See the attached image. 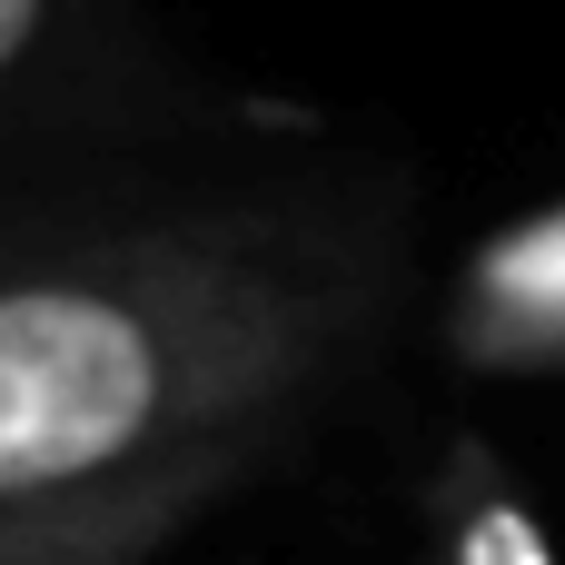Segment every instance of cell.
I'll return each instance as SVG.
<instances>
[{
    "instance_id": "1",
    "label": "cell",
    "mask_w": 565,
    "mask_h": 565,
    "mask_svg": "<svg viewBox=\"0 0 565 565\" xmlns=\"http://www.w3.org/2000/svg\"><path fill=\"white\" fill-rule=\"evenodd\" d=\"M387 218L328 179H159L0 268V507L288 457L387 318Z\"/></svg>"
},
{
    "instance_id": "2",
    "label": "cell",
    "mask_w": 565,
    "mask_h": 565,
    "mask_svg": "<svg viewBox=\"0 0 565 565\" xmlns=\"http://www.w3.org/2000/svg\"><path fill=\"white\" fill-rule=\"evenodd\" d=\"M189 119L139 0H0V169L169 179Z\"/></svg>"
},
{
    "instance_id": "3",
    "label": "cell",
    "mask_w": 565,
    "mask_h": 565,
    "mask_svg": "<svg viewBox=\"0 0 565 565\" xmlns=\"http://www.w3.org/2000/svg\"><path fill=\"white\" fill-rule=\"evenodd\" d=\"M278 457H218V467H179L119 497H50V507H0V565H149L169 556L199 516H218L228 497H248Z\"/></svg>"
},
{
    "instance_id": "4",
    "label": "cell",
    "mask_w": 565,
    "mask_h": 565,
    "mask_svg": "<svg viewBox=\"0 0 565 565\" xmlns=\"http://www.w3.org/2000/svg\"><path fill=\"white\" fill-rule=\"evenodd\" d=\"M427 565H556L546 516L487 467V457H457V487H437V546Z\"/></svg>"
},
{
    "instance_id": "5",
    "label": "cell",
    "mask_w": 565,
    "mask_h": 565,
    "mask_svg": "<svg viewBox=\"0 0 565 565\" xmlns=\"http://www.w3.org/2000/svg\"><path fill=\"white\" fill-rule=\"evenodd\" d=\"M169 179H189V169H169ZM139 189H159V179L0 169V268H10V258H30V248H50V238H70V228H89V218H109V209H119V199H139Z\"/></svg>"
}]
</instances>
